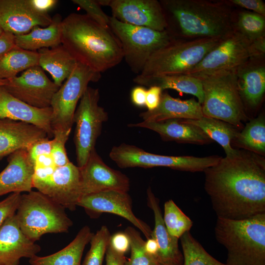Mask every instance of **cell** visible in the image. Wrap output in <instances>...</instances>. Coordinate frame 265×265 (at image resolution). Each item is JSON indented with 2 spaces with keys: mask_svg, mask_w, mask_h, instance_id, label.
<instances>
[{
  "mask_svg": "<svg viewBox=\"0 0 265 265\" xmlns=\"http://www.w3.org/2000/svg\"><path fill=\"white\" fill-rule=\"evenodd\" d=\"M51 107L38 108L17 99L0 86V118L22 121L38 127L45 131L49 138L53 137L51 120Z\"/></svg>",
  "mask_w": 265,
  "mask_h": 265,
  "instance_id": "21",
  "label": "cell"
},
{
  "mask_svg": "<svg viewBox=\"0 0 265 265\" xmlns=\"http://www.w3.org/2000/svg\"><path fill=\"white\" fill-rule=\"evenodd\" d=\"M39 65V53L16 46L0 59V79L9 80L32 67Z\"/></svg>",
  "mask_w": 265,
  "mask_h": 265,
  "instance_id": "33",
  "label": "cell"
},
{
  "mask_svg": "<svg viewBox=\"0 0 265 265\" xmlns=\"http://www.w3.org/2000/svg\"><path fill=\"white\" fill-rule=\"evenodd\" d=\"M63 207L39 191L21 195L16 216L21 230L35 242L44 234L67 232L73 225Z\"/></svg>",
  "mask_w": 265,
  "mask_h": 265,
  "instance_id": "6",
  "label": "cell"
},
{
  "mask_svg": "<svg viewBox=\"0 0 265 265\" xmlns=\"http://www.w3.org/2000/svg\"><path fill=\"white\" fill-rule=\"evenodd\" d=\"M8 82V80L0 79V86L5 85Z\"/></svg>",
  "mask_w": 265,
  "mask_h": 265,
  "instance_id": "52",
  "label": "cell"
},
{
  "mask_svg": "<svg viewBox=\"0 0 265 265\" xmlns=\"http://www.w3.org/2000/svg\"><path fill=\"white\" fill-rule=\"evenodd\" d=\"M53 140L48 137L38 140L26 149L29 160L34 164L37 157L43 155H50Z\"/></svg>",
  "mask_w": 265,
  "mask_h": 265,
  "instance_id": "42",
  "label": "cell"
},
{
  "mask_svg": "<svg viewBox=\"0 0 265 265\" xmlns=\"http://www.w3.org/2000/svg\"><path fill=\"white\" fill-rule=\"evenodd\" d=\"M32 5L39 11L48 13L57 3L56 0H30Z\"/></svg>",
  "mask_w": 265,
  "mask_h": 265,
  "instance_id": "49",
  "label": "cell"
},
{
  "mask_svg": "<svg viewBox=\"0 0 265 265\" xmlns=\"http://www.w3.org/2000/svg\"><path fill=\"white\" fill-rule=\"evenodd\" d=\"M110 233L108 228L102 226L90 241V247L81 265H103L109 244Z\"/></svg>",
  "mask_w": 265,
  "mask_h": 265,
  "instance_id": "38",
  "label": "cell"
},
{
  "mask_svg": "<svg viewBox=\"0 0 265 265\" xmlns=\"http://www.w3.org/2000/svg\"><path fill=\"white\" fill-rule=\"evenodd\" d=\"M62 20L59 14H56L48 26L42 28L36 26L26 34L15 35L16 46L26 50L36 51L61 44Z\"/></svg>",
  "mask_w": 265,
  "mask_h": 265,
  "instance_id": "30",
  "label": "cell"
},
{
  "mask_svg": "<svg viewBox=\"0 0 265 265\" xmlns=\"http://www.w3.org/2000/svg\"><path fill=\"white\" fill-rule=\"evenodd\" d=\"M101 74L78 62L69 77L53 95L51 104L52 109L51 124L55 132H71L77 106L88 83L96 82Z\"/></svg>",
  "mask_w": 265,
  "mask_h": 265,
  "instance_id": "11",
  "label": "cell"
},
{
  "mask_svg": "<svg viewBox=\"0 0 265 265\" xmlns=\"http://www.w3.org/2000/svg\"><path fill=\"white\" fill-rule=\"evenodd\" d=\"M162 90L157 86H152L146 91L145 106L148 110L156 109L159 104Z\"/></svg>",
  "mask_w": 265,
  "mask_h": 265,
  "instance_id": "45",
  "label": "cell"
},
{
  "mask_svg": "<svg viewBox=\"0 0 265 265\" xmlns=\"http://www.w3.org/2000/svg\"><path fill=\"white\" fill-rule=\"evenodd\" d=\"M144 248L147 253L154 256L157 259L159 247L158 243L154 238H150L147 239L146 241H145Z\"/></svg>",
  "mask_w": 265,
  "mask_h": 265,
  "instance_id": "50",
  "label": "cell"
},
{
  "mask_svg": "<svg viewBox=\"0 0 265 265\" xmlns=\"http://www.w3.org/2000/svg\"><path fill=\"white\" fill-rule=\"evenodd\" d=\"M98 3L101 6H108L110 2V0H97Z\"/></svg>",
  "mask_w": 265,
  "mask_h": 265,
  "instance_id": "51",
  "label": "cell"
},
{
  "mask_svg": "<svg viewBox=\"0 0 265 265\" xmlns=\"http://www.w3.org/2000/svg\"><path fill=\"white\" fill-rule=\"evenodd\" d=\"M185 123L194 125L201 129L212 140L216 141L223 149L226 156L236 154L238 149L233 148L232 141L239 130L232 125L221 120L203 116L197 119H181Z\"/></svg>",
  "mask_w": 265,
  "mask_h": 265,
  "instance_id": "31",
  "label": "cell"
},
{
  "mask_svg": "<svg viewBox=\"0 0 265 265\" xmlns=\"http://www.w3.org/2000/svg\"><path fill=\"white\" fill-rule=\"evenodd\" d=\"M52 21L49 13L37 10L30 0H0V25L4 32L23 35L36 26H48Z\"/></svg>",
  "mask_w": 265,
  "mask_h": 265,
  "instance_id": "18",
  "label": "cell"
},
{
  "mask_svg": "<svg viewBox=\"0 0 265 265\" xmlns=\"http://www.w3.org/2000/svg\"><path fill=\"white\" fill-rule=\"evenodd\" d=\"M109 157L122 168L165 167L190 172H204L207 168L216 164L222 158L217 155L205 157L160 155L126 143L113 146Z\"/></svg>",
  "mask_w": 265,
  "mask_h": 265,
  "instance_id": "9",
  "label": "cell"
},
{
  "mask_svg": "<svg viewBox=\"0 0 265 265\" xmlns=\"http://www.w3.org/2000/svg\"><path fill=\"white\" fill-rule=\"evenodd\" d=\"M15 46V36L4 31L0 36V59Z\"/></svg>",
  "mask_w": 265,
  "mask_h": 265,
  "instance_id": "46",
  "label": "cell"
},
{
  "mask_svg": "<svg viewBox=\"0 0 265 265\" xmlns=\"http://www.w3.org/2000/svg\"><path fill=\"white\" fill-rule=\"evenodd\" d=\"M220 40L175 39L155 52L139 75L156 77L186 74L197 65Z\"/></svg>",
  "mask_w": 265,
  "mask_h": 265,
  "instance_id": "7",
  "label": "cell"
},
{
  "mask_svg": "<svg viewBox=\"0 0 265 265\" xmlns=\"http://www.w3.org/2000/svg\"><path fill=\"white\" fill-rule=\"evenodd\" d=\"M36 188L64 209L75 211L81 197L80 168L71 161L56 167L50 178Z\"/></svg>",
  "mask_w": 265,
  "mask_h": 265,
  "instance_id": "17",
  "label": "cell"
},
{
  "mask_svg": "<svg viewBox=\"0 0 265 265\" xmlns=\"http://www.w3.org/2000/svg\"><path fill=\"white\" fill-rule=\"evenodd\" d=\"M3 32L4 31L0 25V36L3 33Z\"/></svg>",
  "mask_w": 265,
  "mask_h": 265,
  "instance_id": "53",
  "label": "cell"
},
{
  "mask_svg": "<svg viewBox=\"0 0 265 265\" xmlns=\"http://www.w3.org/2000/svg\"><path fill=\"white\" fill-rule=\"evenodd\" d=\"M71 132H53L51 156L55 167H61L70 162L65 148V144Z\"/></svg>",
  "mask_w": 265,
  "mask_h": 265,
  "instance_id": "39",
  "label": "cell"
},
{
  "mask_svg": "<svg viewBox=\"0 0 265 265\" xmlns=\"http://www.w3.org/2000/svg\"><path fill=\"white\" fill-rule=\"evenodd\" d=\"M235 7H238L265 16V3L262 0H228Z\"/></svg>",
  "mask_w": 265,
  "mask_h": 265,
  "instance_id": "44",
  "label": "cell"
},
{
  "mask_svg": "<svg viewBox=\"0 0 265 265\" xmlns=\"http://www.w3.org/2000/svg\"><path fill=\"white\" fill-rule=\"evenodd\" d=\"M77 206L83 208L92 217H97L104 212L121 216L138 228L147 239L151 238L152 230L133 213L132 200L127 192L108 190L92 193L82 197Z\"/></svg>",
  "mask_w": 265,
  "mask_h": 265,
  "instance_id": "14",
  "label": "cell"
},
{
  "mask_svg": "<svg viewBox=\"0 0 265 265\" xmlns=\"http://www.w3.org/2000/svg\"><path fill=\"white\" fill-rule=\"evenodd\" d=\"M7 159L8 164L0 173V196L31 191L34 165L28 159L26 149L14 152Z\"/></svg>",
  "mask_w": 265,
  "mask_h": 265,
  "instance_id": "22",
  "label": "cell"
},
{
  "mask_svg": "<svg viewBox=\"0 0 265 265\" xmlns=\"http://www.w3.org/2000/svg\"><path fill=\"white\" fill-rule=\"evenodd\" d=\"M163 219L169 233L178 239L189 231L193 225L191 219L172 200H169L164 203Z\"/></svg>",
  "mask_w": 265,
  "mask_h": 265,
  "instance_id": "36",
  "label": "cell"
},
{
  "mask_svg": "<svg viewBox=\"0 0 265 265\" xmlns=\"http://www.w3.org/2000/svg\"><path fill=\"white\" fill-rule=\"evenodd\" d=\"M39 66L50 74L53 82L60 87L71 75L78 62L61 44L38 51Z\"/></svg>",
  "mask_w": 265,
  "mask_h": 265,
  "instance_id": "29",
  "label": "cell"
},
{
  "mask_svg": "<svg viewBox=\"0 0 265 265\" xmlns=\"http://www.w3.org/2000/svg\"><path fill=\"white\" fill-rule=\"evenodd\" d=\"M112 17L133 26L157 31L166 29L167 24L159 0H110Z\"/></svg>",
  "mask_w": 265,
  "mask_h": 265,
  "instance_id": "16",
  "label": "cell"
},
{
  "mask_svg": "<svg viewBox=\"0 0 265 265\" xmlns=\"http://www.w3.org/2000/svg\"><path fill=\"white\" fill-rule=\"evenodd\" d=\"M47 137L45 131L33 124L0 118V159Z\"/></svg>",
  "mask_w": 265,
  "mask_h": 265,
  "instance_id": "23",
  "label": "cell"
},
{
  "mask_svg": "<svg viewBox=\"0 0 265 265\" xmlns=\"http://www.w3.org/2000/svg\"><path fill=\"white\" fill-rule=\"evenodd\" d=\"M88 226H83L74 239L61 250L48 256L37 255L29 259L31 265H81L84 249L93 235Z\"/></svg>",
  "mask_w": 265,
  "mask_h": 265,
  "instance_id": "27",
  "label": "cell"
},
{
  "mask_svg": "<svg viewBox=\"0 0 265 265\" xmlns=\"http://www.w3.org/2000/svg\"><path fill=\"white\" fill-rule=\"evenodd\" d=\"M234 25V28L252 42L265 38V16L236 9Z\"/></svg>",
  "mask_w": 265,
  "mask_h": 265,
  "instance_id": "35",
  "label": "cell"
},
{
  "mask_svg": "<svg viewBox=\"0 0 265 265\" xmlns=\"http://www.w3.org/2000/svg\"><path fill=\"white\" fill-rule=\"evenodd\" d=\"M257 57L261 56L256 52L252 42L234 28L185 75L199 78L217 71L237 70Z\"/></svg>",
  "mask_w": 265,
  "mask_h": 265,
  "instance_id": "12",
  "label": "cell"
},
{
  "mask_svg": "<svg viewBox=\"0 0 265 265\" xmlns=\"http://www.w3.org/2000/svg\"><path fill=\"white\" fill-rule=\"evenodd\" d=\"M214 235L226 249V265H265V212L240 220L217 217Z\"/></svg>",
  "mask_w": 265,
  "mask_h": 265,
  "instance_id": "4",
  "label": "cell"
},
{
  "mask_svg": "<svg viewBox=\"0 0 265 265\" xmlns=\"http://www.w3.org/2000/svg\"><path fill=\"white\" fill-rule=\"evenodd\" d=\"M147 205L154 215L155 226L151 238L156 240L158 245L157 260L160 265H183V256L179 247V239L168 232L163 221L159 200L150 187L147 190Z\"/></svg>",
  "mask_w": 265,
  "mask_h": 265,
  "instance_id": "24",
  "label": "cell"
},
{
  "mask_svg": "<svg viewBox=\"0 0 265 265\" xmlns=\"http://www.w3.org/2000/svg\"><path fill=\"white\" fill-rule=\"evenodd\" d=\"M21 195V193H12L0 201V225L7 218L16 213Z\"/></svg>",
  "mask_w": 265,
  "mask_h": 265,
  "instance_id": "41",
  "label": "cell"
},
{
  "mask_svg": "<svg viewBox=\"0 0 265 265\" xmlns=\"http://www.w3.org/2000/svg\"><path fill=\"white\" fill-rule=\"evenodd\" d=\"M204 99V116L229 123L238 130L249 119L239 94L237 70L217 71L200 78Z\"/></svg>",
  "mask_w": 265,
  "mask_h": 265,
  "instance_id": "5",
  "label": "cell"
},
{
  "mask_svg": "<svg viewBox=\"0 0 265 265\" xmlns=\"http://www.w3.org/2000/svg\"><path fill=\"white\" fill-rule=\"evenodd\" d=\"M146 91L147 90L142 86L134 87L131 95L132 103L137 106H145Z\"/></svg>",
  "mask_w": 265,
  "mask_h": 265,
  "instance_id": "48",
  "label": "cell"
},
{
  "mask_svg": "<svg viewBox=\"0 0 265 265\" xmlns=\"http://www.w3.org/2000/svg\"><path fill=\"white\" fill-rule=\"evenodd\" d=\"M232 145L258 155H265V119L262 113L239 131Z\"/></svg>",
  "mask_w": 265,
  "mask_h": 265,
  "instance_id": "32",
  "label": "cell"
},
{
  "mask_svg": "<svg viewBox=\"0 0 265 265\" xmlns=\"http://www.w3.org/2000/svg\"><path fill=\"white\" fill-rule=\"evenodd\" d=\"M129 127H140L158 133L164 141L198 145L208 144L212 141L198 127L183 122L181 119H169L161 122L143 121L129 124Z\"/></svg>",
  "mask_w": 265,
  "mask_h": 265,
  "instance_id": "25",
  "label": "cell"
},
{
  "mask_svg": "<svg viewBox=\"0 0 265 265\" xmlns=\"http://www.w3.org/2000/svg\"><path fill=\"white\" fill-rule=\"evenodd\" d=\"M99 89L88 86L74 114V142L79 167L85 164L90 153L95 149L103 124L108 120L107 112L99 105Z\"/></svg>",
  "mask_w": 265,
  "mask_h": 265,
  "instance_id": "10",
  "label": "cell"
},
{
  "mask_svg": "<svg viewBox=\"0 0 265 265\" xmlns=\"http://www.w3.org/2000/svg\"><path fill=\"white\" fill-rule=\"evenodd\" d=\"M238 84L245 110L256 109L265 92V56L252 58L237 69Z\"/></svg>",
  "mask_w": 265,
  "mask_h": 265,
  "instance_id": "20",
  "label": "cell"
},
{
  "mask_svg": "<svg viewBox=\"0 0 265 265\" xmlns=\"http://www.w3.org/2000/svg\"><path fill=\"white\" fill-rule=\"evenodd\" d=\"M109 27L119 40L123 58L134 74L142 72L149 58L175 38L167 30L153 29L121 22L110 17Z\"/></svg>",
  "mask_w": 265,
  "mask_h": 265,
  "instance_id": "8",
  "label": "cell"
},
{
  "mask_svg": "<svg viewBox=\"0 0 265 265\" xmlns=\"http://www.w3.org/2000/svg\"><path fill=\"white\" fill-rule=\"evenodd\" d=\"M166 29L175 39H221L234 29L236 7L228 0H160Z\"/></svg>",
  "mask_w": 265,
  "mask_h": 265,
  "instance_id": "2",
  "label": "cell"
},
{
  "mask_svg": "<svg viewBox=\"0 0 265 265\" xmlns=\"http://www.w3.org/2000/svg\"><path fill=\"white\" fill-rule=\"evenodd\" d=\"M204 116L201 105L194 98L182 100L167 92L162 93L158 106L139 114L143 121L161 122L169 119H197Z\"/></svg>",
  "mask_w": 265,
  "mask_h": 265,
  "instance_id": "26",
  "label": "cell"
},
{
  "mask_svg": "<svg viewBox=\"0 0 265 265\" xmlns=\"http://www.w3.org/2000/svg\"><path fill=\"white\" fill-rule=\"evenodd\" d=\"M105 257L106 265H124L127 260L125 255L116 251L109 245Z\"/></svg>",
  "mask_w": 265,
  "mask_h": 265,
  "instance_id": "47",
  "label": "cell"
},
{
  "mask_svg": "<svg viewBox=\"0 0 265 265\" xmlns=\"http://www.w3.org/2000/svg\"><path fill=\"white\" fill-rule=\"evenodd\" d=\"M204 189L217 217L247 218L265 212V159L238 150L203 172Z\"/></svg>",
  "mask_w": 265,
  "mask_h": 265,
  "instance_id": "1",
  "label": "cell"
},
{
  "mask_svg": "<svg viewBox=\"0 0 265 265\" xmlns=\"http://www.w3.org/2000/svg\"><path fill=\"white\" fill-rule=\"evenodd\" d=\"M72 2L84 10L89 18L105 27H109L110 16L102 10L97 0H73Z\"/></svg>",
  "mask_w": 265,
  "mask_h": 265,
  "instance_id": "40",
  "label": "cell"
},
{
  "mask_svg": "<svg viewBox=\"0 0 265 265\" xmlns=\"http://www.w3.org/2000/svg\"><path fill=\"white\" fill-rule=\"evenodd\" d=\"M40 250L21 230L16 213L0 225V265H19L21 258L30 259Z\"/></svg>",
  "mask_w": 265,
  "mask_h": 265,
  "instance_id": "19",
  "label": "cell"
},
{
  "mask_svg": "<svg viewBox=\"0 0 265 265\" xmlns=\"http://www.w3.org/2000/svg\"><path fill=\"white\" fill-rule=\"evenodd\" d=\"M124 232L129 236L131 244V256L124 265H160L155 257L145 251V241L139 232L130 226Z\"/></svg>",
  "mask_w": 265,
  "mask_h": 265,
  "instance_id": "37",
  "label": "cell"
},
{
  "mask_svg": "<svg viewBox=\"0 0 265 265\" xmlns=\"http://www.w3.org/2000/svg\"><path fill=\"white\" fill-rule=\"evenodd\" d=\"M108 245L116 251L124 255L130 250V240L125 232H118L111 235Z\"/></svg>",
  "mask_w": 265,
  "mask_h": 265,
  "instance_id": "43",
  "label": "cell"
},
{
  "mask_svg": "<svg viewBox=\"0 0 265 265\" xmlns=\"http://www.w3.org/2000/svg\"><path fill=\"white\" fill-rule=\"evenodd\" d=\"M3 86L17 99L38 108L51 107L52 98L60 87L48 78L39 65L8 80Z\"/></svg>",
  "mask_w": 265,
  "mask_h": 265,
  "instance_id": "13",
  "label": "cell"
},
{
  "mask_svg": "<svg viewBox=\"0 0 265 265\" xmlns=\"http://www.w3.org/2000/svg\"><path fill=\"white\" fill-rule=\"evenodd\" d=\"M79 168L81 197L108 190L128 192L130 189L129 178L120 171L107 165L95 149L90 153L85 164Z\"/></svg>",
  "mask_w": 265,
  "mask_h": 265,
  "instance_id": "15",
  "label": "cell"
},
{
  "mask_svg": "<svg viewBox=\"0 0 265 265\" xmlns=\"http://www.w3.org/2000/svg\"><path fill=\"white\" fill-rule=\"evenodd\" d=\"M133 81L140 85L157 86L163 90H175L179 92L192 95L202 105L204 99L202 82L200 79L185 74L147 77L137 75Z\"/></svg>",
  "mask_w": 265,
  "mask_h": 265,
  "instance_id": "28",
  "label": "cell"
},
{
  "mask_svg": "<svg viewBox=\"0 0 265 265\" xmlns=\"http://www.w3.org/2000/svg\"><path fill=\"white\" fill-rule=\"evenodd\" d=\"M61 45L75 58L101 73L123 59L121 43L109 27H105L87 15L72 13L62 20Z\"/></svg>",
  "mask_w": 265,
  "mask_h": 265,
  "instance_id": "3",
  "label": "cell"
},
{
  "mask_svg": "<svg viewBox=\"0 0 265 265\" xmlns=\"http://www.w3.org/2000/svg\"><path fill=\"white\" fill-rule=\"evenodd\" d=\"M180 239L183 265H226L211 255L189 231L183 234Z\"/></svg>",
  "mask_w": 265,
  "mask_h": 265,
  "instance_id": "34",
  "label": "cell"
}]
</instances>
